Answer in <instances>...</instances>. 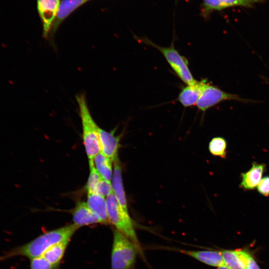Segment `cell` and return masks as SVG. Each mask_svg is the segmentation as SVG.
<instances>
[{
	"instance_id": "cell-16",
	"label": "cell",
	"mask_w": 269,
	"mask_h": 269,
	"mask_svg": "<svg viewBox=\"0 0 269 269\" xmlns=\"http://www.w3.org/2000/svg\"><path fill=\"white\" fill-rule=\"evenodd\" d=\"M266 165L254 162L251 168L241 174L240 186L245 190H253L259 184L265 171Z\"/></svg>"
},
{
	"instance_id": "cell-15",
	"label": "cell",
	"mask_w": 269,
	"mask_h": 269,
	"mask_svg": "<svg viewBox=\"0 0 269 269\" xmlns=\"http://www.w3.org/2000/svg\"><path fill=\"white\" fill-rule=\"evenodd\" d=\"M206 81H198L194 85H187L180 91L177 100L185 108L196 105Z\"/></svg>"
},
{
	"instance_id": "cell-24",
	"label": "cell",
	"mask_w": 269,
	"mask_h": 269,
	"mask_svg": "<svg viewBox=\"0 0 269 269\" xmlns=\"http://www.w3.org/2000/svg\"><path fill=\"white\" fill-rule=\"evenodd\" d=\"M245 269H261L252 255L248 252Z\"/></svg>"
},
{
	"instance_id": "cell-7",
	"label": "cell",
	"mask_w": 269,
	"mask_h": 269,
	"mask_svg": "<svg viewBox=\"0 0 269 269\" xmlns=\"http://www.w3.org/2000/svg\"><path fill=\"white\" fill-rule=\"evenodd\" d=\"M60 2V0H37V9L42 23L43 37L45 39L49 38Z\"/></svg>"
},
{
	"instance_id": "cell-2",
	"label": "cell",
	"mask_w": 269,
	"mask_h": 269,
	"mask_svg": "<svg viewBox=\"0 0 269 269\" xmlns=\"http://www.w3.org/2000/svg\"><path fill=\"white\" fill-rule=\"evenodd\" d=\"M76 100L81 120L82 138L86 153L89 162H93L94 157L101 151L99 127L92 117L85 95H77Z\"/></svg>"
},
{
	"instance_id": "cell-21",
	"label": "cell",
	"mask_w": 269,
	"mask_h": 269,
	"mask_svg": "<svg viewBox=\"0 0 269 269\" xmlns=\"http://www.w3.org/2000/svg\"><path fill=\"white\" fill-rule=\"evenodd\" d=\"M90 174L86 183L87 192L96 193L97 189L103 178L96 169L94 162H89Z\"/></svg>"
},
{
	"instance_id": "cell-6",
	"label": "cell",
	"mask_w": 269,
	"mask_h": 269,
	"mask_svg": "<svg viewBox=\"0 0 269 269\" xmlns=\"http://www.w3.org/2000/svg\"><path fill=\"white\" fill-rule=\"evenodd\" d=\"M228 100L245 103L254 102L251 100L242 98L238 95L225 92L206 82L196 105L198 110L204 113L211 107Z\"/></svg>"
},
{
	"instance_id": "cell-12",
	"label": "cell",
	"mask_w": 269,
	"mask_h": 269,
	"mask_svg": "<svg viewBox=\"0 0 269 269\" xmlns=\"http://www.w3.org/2000/svg\"><path fill=\"white\" fill-rule=\"evenodd\" d=\"M72 215L73 223L79 228L101 224L100 220L91 211L85 202H78L73 209Z\"/></svg>"
},
{
	"instance_id": "cell-14",
	"label": "cell",
	"mask_w": 269,
	"mask_h": 269,
	"mask_svg": "<svg viewBox=\"0 0 269 269\" xmlns=\"http://www.w3.org/2000/svg\"><path fill=\"white\" fill-rule=\"evenodd\" d=\"M86 203L91 211L100 220L102 224H109L105 197L98 194L87 192Z\"/></svg>"
},
{
	"instance_id": "cell-3",
	"label": "cell",
	"mask_w": 269,
	"mask_h": 269,
	"mask_svg": "<svg viewBox=\"0 0 269 269\" xmlns=\"http://www.w3.org/2000/svg\"><path fill=\"white\" fill-rule=\"evenodd\" d=\"M111 269H134L137 255L141 251L127 237L113 230Z\"/></svg>"
},
{
	"instance_id": "cell-13",
	"label": "cell",
	"mask_w": 269,
	"mask_h": 269,
	"mask_svg": "<svg viewBox=\"0 0 269 269\" xmlns=\"http://www.w3.org/2000/svg\"><path fill=\"white\" fill-rule=\"evenodd\" d=\"M114 168L111 181L113 193L121 206L128 211L127 201L124 190L122 166L119 157L114 161Z\"/></svg>"
},
{
	"instance_id": "cell-20",
	"label": "cell",
	"mask_w": 269,
	"mask_h": 269,
	"mask_svg": "<svg viewBox=\"0 0 269 269\" xmlns=\"http://www.w3.org/2000/svg\"><path fill=\"white\" fill-rule=\"evenodd\" d=\"M227 143L226 139L222 137L213 138L209 143V150L213 155L226 158Z\"/></svg>"
},
{
	"instance_id": "cell-8",
	"label": "cell",
	"mask_w": 269,
	"mask_h": 269,
	"mask_svg": "<svg viewBox=\"0 0 269 269\" xmlns=\"http://www.w3.org/2000/svg\"><path fill=\"white\" fill-rule=\"evenodd\" d=\"M172 249L211 267L218 268L223 265L220 251L213 250H189L176 248Z\"/></svg>"
},
{
	"instance_id": "cell-11",
	"label": "cell",
	"mask_w": 269,
	"mask_h": 269,
	"mask_svg": "<svg viewBox=\"0 0 269 269\" xmlns=\"http://www.w3.org/2000/svg\"><path fill=\"white\" fill-rule=\"evenodd\" d=\"M90 0H62L49 38L53 40L55 32L63 21L77 8Z\"/></svg>"
},
{
	"instance_id": "cell-5",
	"label": "cell",
	"mask_w": 269,
	"mask_h": 269,
	"mask_svg": "<svg viewBox=\"0 0 269 269\" xmlns=\"http://www.w3.org/2000/svg\"><path fill=\"white\" fill-rule=\"evenodd\" d=\"M140 41L160 51L178 77L185 84L194 85L197 82L190 70L188 60L175 48L173 43L170 46L165 47L155 44L147 38H140Z\"/></svg>"
},
{
	"instance_id": "cell-23",
	"label": "cell",
	"mask_w": 269,
	"mask_h": 269,
	"mask_svg": "<svg viewBox=\"0 0 269 269\" xmlns=\"http://www.w3.org/2000/svg\"><path fill=\"white\" fill-rule=\"evenodd\" d=\"M258 192L265 196H269V176H266L261 179L257 186Z\"/></svg>"
},
{
	"instance_id": "cell-22",
	"label": "cell",
	"mask_w": 269,
	"mask_h": 269,
	"mask_svg": "<svg viewBox=\"0 0 269 269\" xmlns=\"http://www.w3.org/2000/svg\"><path fill=\"white\" fill-rule=\"evenodd\" d=\"M30 269H54V268L43 257H40L30 260Z\"/></svg>"
},
{
	"instance_id": "cell-4",
	"label": "cell",
	"mask_w": 269,
	"mask_h": 269,
	"mask_svg": "<svg viewBox=\"0 0 269 269\" xmlns=\"http://www.w3.org/2000/svg\"><path fill=\"white\" fill-rule=\"evenodd\" d=\"M106 198L109 223L127 237L141 251L134 222L128 211L121 206L113 192Z\"/></svg>"
},
{
	"instance_id": "cell-17",
	"label": "cell",
	"mask_w": 269,
	"mask_h": 269,
	"mask_svg": "<svg viewBox=\"0 0 269 269\" xmlns=\"http://www.w3.org/2000/svg\"><path fill=\"white\" fill-rule=\"evenodd\" d=\"M223 265L230 269H245L248 251L244 249L220 251Z\"/></svg>"
},
{
	"instance_id": "cell-10",
	"label": "cell",
	"mask_w": 269,
	"mask_h": 269,
	"mask_svg": "<svg viewBox=\"0 0 269 269\" xmlns=\"http://www.w3.org/2000/svg\"><path fill=\"white\" fill-rule=\"evenodd\" d=\"M116 129L108 132L99 127L101 151L113 161L118 157L121 135H115Z\"/></svg>"
},
{
	"instance_id": "cell-18",
	"label": "cell",
	"mask_w": 269,
	"mask_h": 269,
	"mask_svg": "<svg viewBox=\"0 0 269 269\" xmlns=\"http://www.w3.org/2000/svg\"><path fill=\"white\" fill-rule=\"evenodd\" d=\"M70 241L66 240L53 245L42 257L51 264L54 269H58Z\"/></svg>"
},
{
	"instance_id": "cell-25",
	"label": "cell",
	"mask_w": 269,
	"mask_h": 269,
	"mask_svg": "<svg viewBox=\"0 0 269 269\" xmlns=\"http://www.w3.org/2000/svg\"><path fill=\"white\" fill-rule=\"evenodd\" d=\"M217 269H230L225 265H223L218 268H217Z\"/></svg>"
},
{
	"instance_id": "cell-1",
	"label": "cell",
	"mask_w": 269,
	"mask_h": 269,
	"mask_svg": "<svg viewBox=\"0 0 269 269\" xmlns=\"http://www.w3.org/2000/svg\"><path fill=\"white\" fill-rule=\"evenodd\" d=\"M79 228L74 224L46 232L31 241L11 248L0 256V261H4L16 257H24L32 260L42 257L53 245L71 239Z\"/></svg>"
},
{
	"instance_id": "cell-9",
	"label": "cell",
	"mask_w": 269,
	"mask_h": 269,
	"mask_svg": "<svg viewBox=\"0 0 269 269\" xmlns=\"http://www.w3.org/2000/svg\"><path fill=\"white\" fill-rule=\"evenodd\" d=\"M264 1L265 0H203V10L206 15L213 11L232 7L253 8L256 4Z\"/></svg>"
},
{
	"instance_id": "cell-19",
	"label": "cell",
	"mask_w": 269,
	"mask_h": 269,
	"mask_svg": "<svg viewBox=\"0 0 269 269\" xmlns=\"http://www.w3.org/2000/svg\"><path fill=\"white\" fill-rule=\"evenodd\" d=\"M94 165L101 175L107 181L111 182L113 174V161L100 151L94 158Z\"/></svg>"
}]
</instances>
